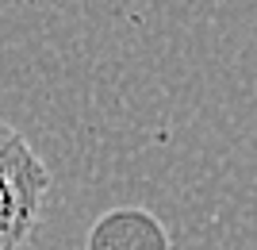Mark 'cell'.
<instances>
[{"mask_svg": "<svg viewBox=\"0 0 257 250\" xmlns=\"http://www.w3.org/2000/svg\"><path fill=\"white\" fill-rule=\"evenodd\" d=\"M50 170L12 123L0 120V250H23L43 216Z\"/></svg>", "mask_w": 257, "mask_h": 250, "instance_id": "cell-1", "label": "cell"}]
</instances>
